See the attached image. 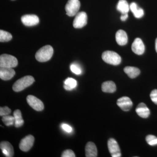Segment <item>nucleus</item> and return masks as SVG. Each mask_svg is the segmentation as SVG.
Instances as JSON below:
<instances>
[{
	"label": "nucleus",
	"instance_id": "11",
	"mask_svg": "<svg viewBox=\"0 0 157 157\" xmlns=\"http://www.w3.org/2000/svg\"><path fill=\"white\" fill-rule=\"evenodd\" d=\"M132 48L134 53L138 55H141L144 53L145 46L141 39L136 38L132 43Z\"/></svg>",
	"mask_w": 157,
	"mask_h": 157
},
{
	"label": "nucleus",
	"instance_id": "14",
	"mask_svg": "<svg viewBox=\"0 0 157 157\" xmlns=\"http://www.w3.org/2000/svg\"><path fill=\"white\" fill-rule=\"evenodd\" d=\"M15 74V71L12 68H0V78L2 80H10L14 77Z\"/></svg>",
	"mask_w": 157,
	"mask_h": 157
},
{
	"label": "nucleus",
	"instance_id": "2",
	"mask_svg": "<svg viewBox=\"0 0 157 157\" xmlns=\"http://www.w3.org/2000/svg\"><path fill=\"white\" fill-rule=\"evenodd\" d=\"M34 82H35V79L33 76H24L15 82L12 86V89L14 91L16 92L21 91L33 84Z\"/></svg>",
	"mask_w": 157,
	"mask_h": 157
},
{
	"label": "nucleus",
	"instance_id": "29",
	"mask_svg": "<svg viewBox=\"0 0 157 157\" xmlns=\"http://www.w3.org/2000/svg\"><path fill=\"white\" fill-rule=\"evenodd\" d=\"M62 157H76L75 153L71 150H66L62 153Z\"/></svg>",
	"mask_w": 157,
	"mask_h": 157
},
{
	"label": "nucleus",
	"instance_id": "20",
	"mask_svg": "<svg viewBox=\"0 0 157 157\" xmlns=\"http://www.w3.org/2000/svg\"><path fill=\"white\" fill-rule=\"evenodd\" d=\"M125 72L130 78H134L139 76L140 74V70L135 67H127L124 68Z\"/></svg>",
	"mask_w": 157,
	"mask_h": 157
},
{
	"label": "nucleus",
	"instance_id": "30",
	"mask_svg": "<svg viewBox=\"0 0 157 157\" xmlns=\"http://www.w3.org/2000/svg\"><path fill=\"white\" fill-rule=\"evenodd\" d=\"M150 98L152 101L157 105V90H154L150 94Z\"/></svg>",
	"mask_w": 157,
	"mask_h": 157
},
{
	"label": "nucleus",
	"instance_id": "24",
	"mask_svg": "<svg viewBox=\"0 0 157 157\" xmlns=\"http://www.w3.org/2000/svg\"><path fill=\"white\" fill-rule=\"evenodd\" d=\"M12 35L10 33L2 30H0V42H9L12 39Z\"/></svg>",
	"mask_w": 157,
	"mask_h": 157
},
{
	"label": "nucleus",
	"instance_id": "9",
	"mask_svg": "<svg viewBox=\"0 0 157 157\" xmlns=\"http://www.w3.org/2000/svg\"><path fill=\"white\" fill-rule=\"evenodd\" d=\"M108 149L112 157L121 156L120 148L116 140L113 138H110L107 142Z\"/></svg>",
	"mask_w": 157,
	"mask_h": 157
},
{
	"label": "nucleus",
	"instance_id": "8",
	"mask_svg": "<svg viewBox=\"0 0 157 157\" xmlns=\"http://www.w3.org/2000/svg\"><path fill=\"white\" fill-rule=\"evenodd\" d=\"M35 138L33 135H29L23 138L20 142L19 147L23 151H29L33 147Z\"/></svg>",
	"mask_w": 157,
	"mask_h": 157
},
{
	"label": "nucleus",
	"instance_id": "17",
	"mask_svg": "<svg viewBox=\"0 0 157 157\" xmlns=\"http://www.w3.org/2000/svg\"><path fill=\"white\" fill-rule=\"evenodd\" d=\"M116 40L120 45H126L128 41V37L126 33L123 30H119L116 34Z\"/></svg>",
	"mask_w": 157,
	"mask_h": 157
},
{
	"label": "nucleus",
	"instance_id": "28",
	"mask_svg": "<svg viewBox=\"0 0 157 157\" xmlns=\"http://www.w3.org/2000/svg\"><path fill=\"white\" fill-rule=\"evenodd\" d=\"M11 109L6 106L3 107H0V115L1 116H5L8 115L11 113Z\"/></svg>",
	"mask_w": 157,
	"mask_h": 157
},
{
	"label": "nucleus",
	"instance_id": "34",
	"mask_svg": "<svg viewBox=\"0 0 157 157\" xmlns=\"http://www.w3.org/2000/svg\"><path fill=\"white\" fill-rule=\"evenodd\" d=\"M12 1H14V0H12Z\"/></svg>",
	"mask_w": 157,
	"mask_h": 157
},
{
	"label": "nucleus",
	"instance_id": "5",
	"mask_svg": "<svg viewBox=\"0 0 157 157\" xmlns=\"http://www.w3.org/2000/svg\"><path fill=\"white\" fill-rule=\"evenodd\" d=\"M80 7L79 0H68L65 6L67 15L70 17L75 16L78 13Z\"/></svg>",
	"mask_w": 157,
	"mask_h": 157
},
{
	"label": "nucleus",
	"instance_id": "1",
	"mask_svg": "<svg viewBox=\"0 0 157 157\" xmlns=\"http://www.w3.org/2000/svg\"><path fill=\"white\" fill-rule=\"evenodd\" d=\"M53 48L51 45H45L37 52L36 58L39 62L48 61L51 59L53 54Z\"/></svg>",
	"mask_w": 157,
	"mask_h": 157
},
{
	"label": "nucleus",
	"instance_id": "26",
	"mask_svg": "<svg viewBox=\"0 0 157 157\" xmlns=\"http://www.w3.org/2000/svg\"><path fill=\"white\" fill-rule=\"evenodd\" d=\"M146 140L147 143L151 146L157 145V137L154 135H147L146 137Z\"/></svg>",
	"mask_w": 157,
	"mask_h": 157
},
{
	"label": "nucleus",
	"instance_id": "10",
	"mask_svg": "<svg viewBox=\"0 0 157 157\" xmlns=\"http://www.w3.org/2000/svg\"><path fill=\"white\" fill-rule=\"evenodd\" d=\"M21 21L26 26L37 25L39 22V17L35 14H26L21 17Z\"/></svg>",
	"mask_w": 157,
	"mask_h": 157
},
{
	"label": "nucleus",
	"instance_id": "19",
	"mask_svg": "<svg viewBox=\"0 0 157 157\" xmlns=\"http://www.w3.org/2000/svg\"><path fill=\"white\" fill-rule=\"evenodd\" d=\"M130 10L134 14V16L137 18H140L144 15V11L141 8H138L137 4L135 2L131 3L130 6Z\"/></svg>",
	"mask_w": 157,
	"mask_h": 157
},
{
	"label": "nucleus",
	"instance_id": "22",
	"mask_svg": "<svg viewBox=\"0 0 157 157\" xmlns=\"http://www.w3.org/2000/svg\"><path fill=\"white\" fill-rule=\"evenodd\" d=\"M13 115L15 118L14 126L16 128L22 126L24 124V120L22 119L21 113L19 109H16L13 113Z\"/></svg>",
	"mask_w": 157,
	"mask_h": 157
},
{
	"label": "nucleus",
	"instance_id": "13",
	"mask_svg": "<svg viewBox=\"0 0 157 157\" xmlns=\"http://www.w3.org/2000/svg\"><path fill=\"white\" fill-rule=\"evenodd\" d=\"M0 147L3 153L6 157L14 156V148L12 145L8 141H4L1 142Z\"/></svg>",
	"mask_w": 157,
	"mask_h": 157
},
{
	"label": "nucleus",
	"instance_id": "16",
	"mask_svg": "<svg viewBox=\"0 0 157 157\" xmlns=\"http://www.w3.org/2000/svg\"><path fill=\"white\" fill-rule=\"evenodd\" d=\"M85 154L86 157L98 156V150L94 143L90 141L88 142L85 147Z\"/></svg>",
	"mask_w": 157,
	"mask_h": 157
},
{
	"label": "nucleus",
	"instance_id": "15",
	"mask_svg": "<svg viewBox=\"0 0 157 157\" xmlns=\"http://www.w3.org/2000/svg\"><path fill=\"white\" fill-rule=\"evenodd\" d=\"M136 112L137 115L143 118H146L149 116L150 111L145 104L140 103L137 105L136 109Z\"/></svg>",
	"mask_w": 157,
	"mask_h": 157
},
{
	"label": "nucleus",
	"instance_id": "27",
	"mask_svg": "<svg viewBox=\"0 0 157 157\" xmlns=\"http://www.w3.org/2000/svg\"><path fill=\"white\" fill-rule=\"evenodd\" d=\"M70 69L73 73H75L76 75H80L82 73L81 68L78 65L76 64H73L70 66Z\"/></svg>",
	"mask_w": 157,
	"mask_h": 157
},
{
	"label": "nucleus",
	"instance_id": "31",
	"mask_svg": "<svg viewBox=\"0 0 157 157\" xmlns=\"http://www.w3.org/2000/svg\"><path fill=\"white\" fill-rule=\"evenodd\" d=\"M62 128L64 131L68 132V133H70V132H72V127H70L69 125L67 124H63L62 125Z\"/></svg>",
	"mask_w": 157,
	"mask_h": 157
},
{
	"label": "nucleus",
	"instance_id": "18",
	"mask_svg": "<svg viewBox=\"0 0 157 157\" xmlns=\"http://www.w3.org/2000/svg\"><path fill=\"white\" fill-rule=\"evenodd\" d=\"M102 90L105 93H114L116 90V86L113 82H105L102 85Z\"/></svg>",
	"mask_w": 157,
	"mask_h": 157
},
{
	"label": "nucleus",
	"instance_id": "21",
	"mask_svg": "<svg viewBox=\"0 0 157 157\" xmlns=\"http://www.w3.org/2000/svg\"><path fill=\"white\" fill-rule=\"evenodd\" d=\"M117 9L122 14H128L130 10V6L126 0H119L118 3Z\"/></svg>",
	"mask_w": 157,
	"mask_h": 157
},
{
	"label": "nucleus",
	"instance_id": "3",
	"mask_svg": "<svg viewBox=\"0 0 157 157\" xmlns=\"http://www.w3.org/2000/svg\"><path fill=\"white\" fill-rule=\"evenodd\" d=\"M102 58L105 63L117 66L121 62V57L116 52L106 51L102 54Z\"/></svg>",
	"mask_w": 157,
	"mask_h": 157
},
{
	"label": "nucleus",
	"instance_id": "33",
	"mask_svg": "<svg viewBox=\"0 0 157 157\" xmlns=\"http://www.w3.org/2000/svg\"><path fill=\"white\" fill-rule=\"evenodd\" d=\"M155 50L157 52V38L155 40Z\"/></svg>",
	"mask_w": 157,
	"mask_h": 157
},
{
	"label": "nucleus",
	"instance_id": "32",
	"mask_svg": "<svg viewBox=\"0 0 157 157\" xmlns=\"http://www.w3.org/2000/svg\"><path fill=\"white\" fill-rule=\"evenodd\" d=\"M128 17V14H122L121 16V20L122 21H125L127 19V18Z\"/></svg>",
	"mask_w": 157,
	"mask_h": 157
},
{
	"label": "nucleus",
	"instance_id": "23",
	"mask_svg": "<svg viewBox=\"0 0 157 157\" xmlns=\"http://www.w3.org/2000/svg\"><path fill=\"white\" fill-rule=\"evenodd\" d=\"M77 85V82L72 78H68L65 80L64 88L67 90H71L75 88Z\"/></svg>",
	"mask_w": 157,
	"mask_h": 157
},
{
	"label": "nucleus",
	"instance_id": "12",
	"mask_svg": "<svg viewBox=\"0 0 157 157\" xmlns=\"http://www.w3.org/2000/svg\"><path fill=\"white\" fill-rule=\"evenodd\" d=\"M117 104L124 111H129L133 106L132 100L127 97H123L118 99Z\"/></svg>",
	"mask_w": 157,
	"mask_h": 157
},
{
	"label": "nucleus",
	"instance_id": "4",
	"mask_svg": "<svg viewBox=\"0 0 157 157\" xmlns=\"http://www.w3.org/2000/svg\"><path fill=\"white\" fill-rule=\"evenodd\" d=\"M18 64L17 59L10 55H2L0 56V67H1L14 68Z\"/></svg>",
	"mask_w": 157,
	"mask_h": 157
},
{
	"label": "nucleus",
	"instance_id": "6",
	"mask_svg": "<svg viewBox=\"0 0 157 157\" xmlns=\"http://www.w3.org/2000/svg\"><path fill=\"white\" fill-rule=\"evenodd\" d=\"M87 22V16L84 11L78 12L76 14L73 22V26L76 29H81L86 25Z\"/></svg>",
	"mask_w": 157,
	"mask_h": 157
},
{
	"label": "nucleus",
	"instance_id": "25",
	"mask_svg": "<svg viewBox=\"0 0 157 157\" xmlns=\"http://www.w3.org/2000/svg\"><path fill=\"white\" fill-rule=\"evenodd\" d=\"M2 120L7 126H10L15 123V118L14 117L8 115L3 116Z\"/></svg>",
	"mask_w": 157,
	"mask_h": 157
},
{
	"label": "nucleus",
	"instance_id": "7",
	"mask_svg": "<svg viewBox=\"0 0 157 157\" xmlns=\"http://www.w3.org/2000/svg\"><path fill=\"white\" fill-rule=\"evenodd\" d=\"M26 100L28 104L35 110L40 111L44 109L43 102L36 97L33 95H29L27 97Z\"/></svg>",
	"mask_w": 157,
	"mask_h": 157
}]
</instances>
